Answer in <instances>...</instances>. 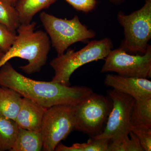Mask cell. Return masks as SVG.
Returning <instances> with one entry per match:
<instances>
[{"label": "cell", "instance_id": "cell-1", "mask_svg": "<svg viewBox=\"0 0 151 151\" xmlns=\"http://www.w3.org/2000/svg\"><path fill=\"white\" fill-rule=\"evenodd\" d=\"M0 86L14 89L46 108L58 105L75 106L94 93L86 86H70L28 78L17 72L8 61L0 68Z\"/></svg>", "mask_w": 151, "mask_h": 151}, {"label": "cell", "instance_id": "cell-2", "mask_svg": "<svg viewBox=\"0 0 151 151\" xmlns=\"http://www.w3.org/2000/svg\"><path fill=\"white\" fill-rule=\"evenodd\" d=\"M35 22L21 24L12 46L0 61V68L14 58L27 60L28 63L19 68L24 73L32 74L40 71L46 64L50 49V38L46 32L35 30Z\"/></svg>", "mask_w": 151, "mask_h": 151}, {"label": "cell", "instance_id": "cell-3", "mask_svg": "<svg viewBox=\"0 0 151 151\" xmlns=\"http://www.w3.org/2000/svg\"><path fill=\"white\" fill-rule=\"evenodd\" d=\"M113 48L112 40L105 37L90 42L78 51L68 50L50 61L55 72L52 81L70 86V76L76 69L86 63L106 58Z\"/></svg>", "mask_w": 151, "mask_h": 151}, {"label": "cell", "instance_id": "cell-4", "mask_svg": "<svg viewBox=\"0 0 151 151\" xmlns=\"http://www.w3.org/2000/svg\"><path fill=\"white\" fill-rule=\"evenodd\" d=\"M40 17L58 56L63 54L73 44L86 41L96 35L94 31L81 23L77 15L68 20L42 12Z\"/></svg>", "mask_w": 151, "mask_h": 151}, {"label": "cell", "instance_id": "cell-5", "mask_svg": "<svg viewBox=\"0 0 151 151\" xmlns=\"http://www.w3.org/2000/svg\"><path fill=\"white\" fill-rule=\"evenodd\" d=\"M112 108L109 96L92 93L73 106L74 130L94 138L104 132Z\"/></svg>", "mask_w": 151, "mask_h": 151}, {"label": "cell", "instance_id": "cell-6", "mask_svg": "<svg viewBox=\"0 0 151 151\" xmlns=\"http://www.w3.org/2000/svg\"><path fill=\"white\" fill-rule=\"evenodd\" d=\"M117 19L124 28L120 47L127 52L144 54L151 38V0H145L140 9L130 14L119 12Z\"/></svg>", "mask_w": 151, "mask_h": 151}, {"label": "cell", "instance_id": "cell-7", "mask_svg": "<svg viewBox=\"0 0 151 151\" xmlns=\"http://www.w3.org/2000/svg\"><path fill=\"white\" fill-rule=\"evenodd\" d=\"M73 130V106L58 105L47 108L40 129L43 140L42 150L55 151L56 146Z\"/></svg>", "mask_w": 151, "mask_h": 151}, {"label": "cell", "instance_id": "cell-8", "mask_svg": "<svg viewBox=\"0 0 151 151\" xmlns=\"http://www.w3.org/2000/svg\"><path fill=\"white\" fill-rule=\"evenodd\" d=\"M101 73L114 72L125 77L147 78L151 76V46L143 55H132L121 47L110 52Z\"/></svg>", "mask_w": 151, "mask_h": 151}, {"label": "cell", "instance_id": "cell-9", "mask_svg": "<svg viewBox=\"0 0 151 151\" xmlns=\"http://www.w3.org/2000/svg\"><path fill=\"white\" fill-rule=\"evenodd\" d=\"M108 94L112 102L111 113L104 132L93 139L113 140L129 135L131 131L130 117L134 98L113 89Z\"/></svg>", "mask_w": 151, "mask_h": 151}, {"label": "cell", "instance_id": "cell-10", "mask_svg": "<svg viewBox=\"0 0 151 151\" xmlns=\"http://www.w3.org/2000/svg\"><path fill=\"white\" fill-rule=\"evenodd\" d=\"M104 84L116 91L132 96L136 100L151 99V81L147 78L108 74L105 76Z\"/></svg>", "mask_w": 151, "mask_h": 151}, {"label": "cell", "instance_id": "cell-11", "mask_svg": "<svg viewBox=\"0 0 151 151\" xmlns=\"http://www.w3.org/2000/svg\"><path fill=\"white\" fill-rule=\"evenodd\" d=\"M47 108L31 99L23 97L15 121L19 128L40 131L44 115Z\"/></svg>", "mask_w": 151, "mask_h": 151}, {"label": "cell", "instance_id": "cell-12", "mask_svg": "<svg viewBox=\"0 0 151 151\" xmlns=\"http://www.w3.org/2000/svg\"><path fill=\"white\" fill-rule=\"evenodd\" d=\"M22 97L14 89L0 86V116L15 120L21 106Z\"/></svg>", "mask_w": 151, "mask_h": 151}, {"label": "cell", "instance_id": "cell-13", "mask_svg": "<svg viewBox=\"0 0 151 151\" xmlns=\"http://www.w3.org/2000/svg\"><path fill=\"white\" fill-rule=\"evenodd\" d=\"M43 148L40 131L19 128L18 134L11 151H40Z\"/></svg>", "mask_w": 151, "mask_h": 151}, {"label": "cell", "instance_id": "cell-14", "mask_svg": "<svg viewBox=\"0 0 151 151\" xmlns=\"http://www.w3.org/2000/svg\"><path fill=\"white\" fill-rule=\"evenodd\" d=\"M57 0H19L15 8L18 13L21 24L31 22L34 17L44 9L47 8Z\"/></svg>", "mask_w": 151, "mask_h": 151}, {"label": "cell", "instance_id": "cell-15", "mask_svg": "<svg viewBox=\"0 0 151 151\" xmlns=\"http://www.w3.org/2000/svg\"><path fill=\"white\" fill-rule=\"evenodd\" d=\"M19 128L14 120L0 116V151H11L16 140Z\"/></svg>", "mask_w": 151, "mask_h": 151}, {"label": "cell", "instance_id": "cell-16", "mask_svg": "<svg viewBox=\"0 0 151 151\" xmlns=\"http://www.w3.org/2000/svg\"><path fill=\"white\" fill-rule=\"evenodd\" d=\"M130 122L131 127H151V99H135L131 111Z\"/></svg>", "mask_w": 151, "mask_h": 151}, {"label": "cell", "instance_id": "cell-17", "mask_svg": "<svg viewBox=\"0 0 151 151\" xmlns=\"http://www.w3.org/2000/svg\"><path fill=\"white\" fill-rule=\"evenodd\" d=\"M110 140L90 138L87 142L75 143L70 147L60 143L55 147L57 151H107Z\"/></svg>", "mask_w": 151, "mask_h": 151}, {"label": "cell", "instance_id": "cell-18", "mask_svg": "<svg viewBox=\"0 0 151 151\" xmlns=\"http://www.w3.org/2000/svg\"><path fill=\"white\" fill-rule=\"evenodd\" d=\"M0 23L15 33L21 24L17 11L8 0H0Z\"/></svg>", "mask_w": 151, "mask_h": 151}, {"label": "cell", "instance_id": "cell-19", "mask_svg": "<svg viewBox=\"0 0 151 151\" xmlns=\"http://www.w3.org/2000/svg\"><path fill=\"white\" fill-rule=\"evenodd\" d=\"M107 151H143L139 141L130 131L129 135L110 141Z\"/></svg>", "mask_w": 151, "mask_h": 151}, {"label": "cell", "instance_id": "cell-20", "mask_svg": "<svg viewBox=\"0 0 151 151\" xmlns=\"http://www.w3.org/2000/svg\"><path fill=\"white\" fill-rule=\"evenodd\" d=\"M130 130L139 141L143 151H151V127L132 126Z\"/></svg>", "mask_w": 151, "mask_h": 151}, {"label": "cell", "instance_id": "cell-21", "mask_svg": "<svg viewBox=\"0 0 151 151\" xmlns=\"http://www.w3.org/2000/svg\"><path fill=\"white\" fill-rule=\"evenodd\" d=\"M17 36L16 33L0 23V50L5 53L9 51L15 41Z\"/></svg>", "mask_w": 151, "mask_h": 151}, {"label": "cell", "instance_id": "cell-22", "mask_svg": "<svg viewBox=\"0 0 151 151\" xmlns=\"http://www.w3.org/2000/svg\"><path fill=\"white\" fill-rule=\"evenodd\" d=\"M76 10L87 13L94 10L97 4L96 0H65Z\"/></svg>", "mask_w": 151, "mask_h": 151}, {"label": "cell", "instance_id": "cell-23", "mask_svg": "<svg viewBox=\"0 0 151 151\" xmlns=\"http://www.w3.org/2000/svg\"><path fill=\"white\" fill-rule=\"evenodd\" d=\"M110 2L116 5L120 4L124 2V0H109Z\"/></svg>", "mask_w": 151, "mask_h": 151}, {"label": "cell", "instance_id": "cell-24", "mask_svg": "<svg viewBox=\"0 0 151 151\" xmlns=\"http://www.w3.org/2000/svg\"><path fill=\"white\" fill-rule=\"evenodd\" d=\"M5 53L2 51L1 50H0V61H1V60L2 58L4 56V55Z\"/></svg>", "mask_w": 151, "mask_h": 151}, {"label": "cell", "instance_id": "cell-25", "mask_svg": "<svg viewBox=\"0 0 151 151\" xmlns=\"http://www.w3.org/2000/svg\"><path fill=\"white\" fill-rule=\"evenodd\" d=\"M8 1H9L14 5L15 4H17V3L18 1L19 0H8Z\"/></svg>", "mask_w": 151, "mask_h": 151}]
</instances>
